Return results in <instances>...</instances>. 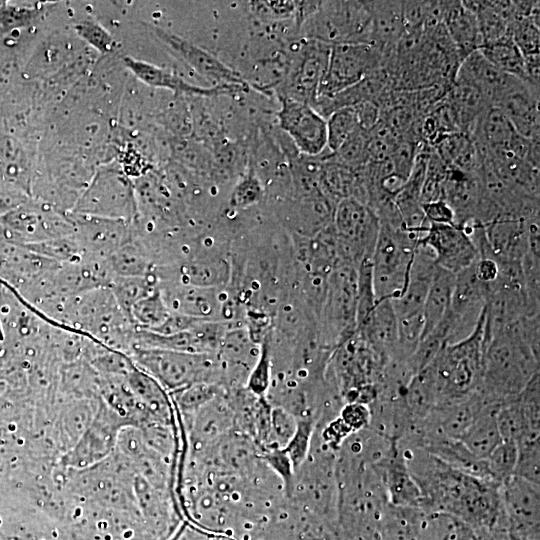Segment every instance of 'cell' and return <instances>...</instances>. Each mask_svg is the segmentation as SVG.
Segmentation results:
<instances>
[{"label": "cell", "mask_w": 540, "mask_h": 540, "mask_svg": "<svg viewBox=\"0 0 540 540\" xmlns=\"http://www.w3.org/2000/svg\"><path fill=\"white\" fill-rule=\"evenodd\" d=\"M420 236L380 223L371 257L372 282L377 302L399 297L407 284Z\"/></svg>", "instance_id": "4"}, {"label": "cell", "mask_w": 540, "mask_h": 540, "mask_svg": "<svg viewBox=\"0 0 540 540\" xmlns=\"http://www.w3.org/2000/svg\"><path fill=\"white\" fill-rule=\"evenodd\" d=\"M522 318L484 343L479 391L487 404L516 397L539 374V349L530 341Z\"/></svg>", "instance_id": "2"}, {"label": "cell", "mask_w": 540, "mask_h": 540, "mask_svg": "<svg viewBox=\"0 0 540 540\" xmlns=\"http://www.w3.org/2000/svg\"><path fill=\"white\" fill-rule=\"evenodd\" d=\"M159 290L170 311L198 319L220 321L222 305L216 294L217 289L167 281L159 283Z\"/></svg>", "instance_id": "24"}, {"label": "cell", "mask_w": 540, "mask_h": 540, "mask_svg": "<svg viewBox=\"0 0 540 540\" xmlns=\"http://www.w3.org/2000/svg\"><path fill=\"white\" fill-rule=\"evenodd\" d=\"M301 1H251L250 11L261 20H297Z\"/></svg>", "instance_id": "43"}, {"label": "cell", "mask_w": 540, "mask_h": 540, "mask_svg": "<svg viewBox=\"0 0 540 540\" xmlns=\"http://www.w3.org/2000/svg\"><path fill=\"white\" fill-rule=\"evenodd\" d=\"M76 35L100 53L113 50L115 41L110 32L92 20H83L73 26Z\"/></svg>", "instance_id": "45"}, {"label": "cell", "mask_w": 540, "mask_h": 540, "mask_svg": "<svg viewBox=\"0 0 540 540\" xmlns=\"http://www.w3.org/2000/svg\"><path fill=\"white\" fill-rule=\"evenodd\" d=\"M385 61L382 52L369 44L343 43L331 46L318 98H330L355 85L384 66Z\"/></svg>", "instance_id": "10"}, {"label": "cell", "mask_w": 540, "mask_h": 540, "mask_svg": "<svg viewBox=\"0 0 540 540\" xmlns=\"http://www.w3.org/2000/svg\"><path fill=\"white\" fill-rule=\"evenodd\" d=\"M489 285L478 280L474 264L456 274L450 308L442 319L448 328V343L467 337L483 311Z\"/></svg>", "instance_id": "14"}, {"label": "cell", "mask_w": 540, "mask_h": 540, "mask_svg": "<svg viewBox=\"0 0 540 540\" xmlns=\"http://www.w3.org/2000/svg\"><path fill=\"white\" fill-rule=\"evenodd\" d=\"M515 476L540 486L539 438L517 444Z\"/></svg>", "instance_id": "40"}, {"label": "cell", "mask_w": 540, "mask_h": 540, "mask_svg": "<svg viewBox=\"0 0 540 540\" xmlns=\"http://www.w3.org/2000/svg\"><path fill=\"white\" fill-rule=\"evenodd\" d=\"M125 421L106 405H102L91 426L65 459L74 467L90 465L109 453L116 440V432Z\"/></svg>", "instance_id": "22"}, {"label": "cell", "mask_w": 540, "mask_h": 540, "mask_svg": "<svg viewBox=\"0 0 540 540\" xmlns=\"http://www.w3.org/2000/svg\"><path fill=\"white\" fill-rule=\"evenodd\" d=\"M41 16L39 8L7 7L0 10V31L7 32L14 28L27 27Z\"/></svg>", "instance_id": "48"}, {"label": "cell", "mask_w": 540, "mask_h": 540, "mask_svg": "<svg viewBox=\"0 0 540 540\" xmlns=\"http://www.w3.org/2000/svg\"><path fill=\"white\" fill-rule=\"evenodd\" d=\"M485 307L473 331L445 344L421 372L429 381L437 405L479 391L483 372Z\"/></svg>", "instance_id": "3"}, {"label": "cell", "mask_w": 540, "mask_h": 540, "mask_svg": "<svg viewBox=\"0 0 540 540\" xmlns=\"http://www.w3.org/2000/svg\"><path fill=\"white\" fill-rule=\"evenodd\" d=\"M129 356L165 390L174 392L195 383H213L211 381L215 368L213 354L133 346Z\"/></svg>", "instance_id": "7"}, {"label": "cell", "mask_w": 540, "mask_h": 540, "mask_svg": "<svg viewBox=\"0 0 540 540\" xmlns=\"http://www.w3.org/2000/svg\"><path fill=\"white\" fill-rule=\"evenodd\" d=\"M479 51L501 72L530 84L525 58L511 36L484 44Z\"/></svg>", "instance_id": "33"}, {"label": "cell", "mask_w": 540, "mask_h": 540, "mask_svg": "<svg viewBox=\"0 0 540 540\" xmlns=\"http://www.w3.org/2000/svg\"><path fill=\"white\" fill-rule=\"evenodd\" d=\"M425 219L432 224H455V213L443 199L422 204Z\"/></svg>", "instance_id": "50"}, {"label": "cell", "mask_w": 540, "mask_h": 540, "mask_svg": "<svg viewBox=\"0 0 540 540\" xmlns=\"http://www.w3.org/2000/svg\"><path fill=\"white\" fill-rule=\"evenodd\" d=\"M399 448L422 494V510L448 513L478 528L497 525L502 515L499 484L459 471L422 448Z\"/></svg>", "instance_id": "1"}, {"label": "cell", "mask_w": 540, "mask_h": 540, "mask_svg": "<svg viewBox=\"0 0 540 540\" xmlns=\"http://www.w3.org/2000/svg\"><path fill=\"white\" fill-rule=\"evenodd\" d=\"M418 244L431 250L438 266L454 274L470 267L480 257L470 235L457 224L429 223Z\"/></svg>", "instance_id": "18"}, {"label": "cell", "mask_w": 540, "mask_h": 540, "mask_svg": "<svg viewBox=\"0 0 540 540\" xmlns=\"http://www.w3.org/2000/svg\"><path fill=\"white\" fill-rule=\"evenodd\" d=\"M529 219L500 216L483 224L488 247L485 257L494 259L498 265L521 263L528 248Z\"/></svg>", "instance_id": "21"}, {"label": "cell", "mask_w": 540, "mask_h": 540, "mask_svg": "<svg viewBox=\"0 0 540 540\" xmlns=\"http://www.w3.org/2000/svg\"><path fill=\"white\" fill-rule=\"evenodd\" d=\"M331 46L302 38L283 80L278 86L279 99L286 98L314 107L325 75Z\"/></svg>", "instance_id": "11"}, {"label": "cell", "mask_w": 540, "mask_h": 540, "mask_svg": "<svg viewBox=\"0 0 540 540\" xmlns=\"http://www.w3.org/2000/svg\"><path fill=\"white\" fill-rule=\"evenodd\" d=\"M217 386L214 383H195L174 391L176 404L185 412L194 411L214 398Z\"/></svg>", "instance_id": "44"}, {"label": "cell", "mask_w": 540, "mask_h": 540, "mask_svg": "<svg viewBox=\"0 0 540 540\" xmlns=\"http://www.w3.org/2000/svg\"><path fill=\"white\" fill-rule=\"evenodd\" d=\"M114 277L143 276L153 272L146 246L134 234L107 258Z\"/></svg>", "instance_id": "31"}, {"label": "cell", "mask_w": 540, "mask_h": 540, "mask_svg": "<svg viewBox=\"0 0 540 540\" xmlns=\"http://www.w3.org/2000/svg\"><path fill=\"white\" fill-rule=\"evenodd\" d=\"M270 368V349L268 343L265 341L261 345L259 357L247 378L248 390L255 395L262 396L270 384Z\"/></svg>", "instance_id": "47"}, {"label": "cell", "mask_w": 540, "mask_h": 540, "mask_svg": "<svg viewBox=\"0 0 540 540\" xmlns=\"http://www.w3.org/2000/svg\"><path fill=\"white\" fill-rule=\"evenodd\" d=\"M327 149L334 153L356 131L359 124L355 109L344 107L331 113L327 118Z\"/></svg>", "instance_id": "37"}, {"label": "cell", "mask_w": 540, "mask_h": 540, "mask_svg": "<svg viewBox=\"0 0 540 540\" xmlns=\"http://www.w3.org/2000/svg\"><path fill=\"white\" fill-rule=\"evenodd\" d=\"M122 60L124 66L142 83L155 88L167 89L175 92L176 94L213 97L245 90L244 88L238 86H197L189 83L177 74H174L152 63L138 60L130 56H125Z\"/></svg>", "instance_id": "25"}, {"label": "cell", "mask_w": 540, "mask_h": 540, "mask_svg": "<svg viewBox=\"0 0 540 540\" xmlns=\"http://www.w3.org/2000/svg\"><path fill=\"white\" fill-rule=\"evenodd\" d=\"M263 196L262 183L253 171L243 175L230 193L229 204L236 209H245L258 203Z\"/></svg>", "instance_id": "42"}, {"label": "cell", "mask_w": 540, "mask_h": 540, "mask_svg": "<svg viewBox=\"0 0 540 540\" xmlns=\"http://www.w3.org/2000/svg\"><path fill=\"white\" fill-rule=\"evenodd\" d=\"M368 133L360 128L332 153L334 157L352 168H360L368 163Z\"/></svg>", "instance_id": "41"}, {"label": "cell", "mask_w": 540, "mask_h": 540, "mask_svg": "<svg viewBox=\"0 0 540 540\" xmlns=\"http://www.w3.org/2000/svg\"><path fill=\"white\" fill-rule=\"evenodd\" d=\"M70 213L133 223L138 218L135 186L122 167L101 166Z\"/></svg>", "instance_id": "5"}, {"label": "cell", "mask_w": 540, "mask_h": 540, "mask_svg": "<svg viewBox=\"0 0 540 540\" xmlns=\"http://www.w3.org/2000/svg\"><path fill=\"white\" fill-rule=\"evenodd\" d=\"M372 1H321L302 25V38L330 46L343 43L369 44Z\"/></svg>", "instance_id": "6"}, {"label": "cell", "mask_w": 540, "mask_h": 540, "mask_svg": "<svg viewBox=\"0 0 540 540\" xmlns=\"http://www.w3.org/2000/svg\"><path fill=\"white\" fill-rule=\"evenodd\" d=\"M355 109L358 124L361 130L369 133L380 119V108L377 103L366 101L353 106Z\"/></svg>", "instance_id": "51"}, {"label": "cell", "mask_w": 540, "mask_h": 540, "mask_svg": "<svg viewBox=\"0 0 540 540\" xmlns=\"http://www.w3.org/2000/svg\"><path fill=\"white\" fill-rule=\"evenodd\" d=\"M158 286L159 280L152 272L143 276L114 277L109 288L119 307L129 316L132 306L152 294Z\"/></svg>", "instance_id": "34"}, {"label": "cell", "mask_w": 540, "mask_h": 540, "mask_svg": "<svg viewBox=\"0 0 540 540\" xmlns=\"http://www.w3.org/2000/svg\"><path fill=\"white\" fill-rule=\"evenodd\" d=\"M272 425L276 436L279 438V443L287 445L296 430L291 416L280 409H276L272 414Z\"/></svg>", "instance_id": "52"}, {"label": "cell", "mask_w": 540, "mask_h": 540, "mask_svg": "<svg viewBox=\"0 0 540 540\" xmlns=\"http://www.w3.org/2000/svg\"><path fill=\"white\" fill-rule=\"evenodd\" d=\"M539 374L516 397L500 403L497 422L502 441L516 445L540 434Z\"/></svg>", "instance_id": "17"}, {"label": "cell", "mask_w": 540, "mask_h": 540, "mask_svg": "<svg viewBox=\"0 0 540 540\" xmlns=\"http://www.w3.org/2000/svg\"><path fill=\"white\" fill-rule=\"evenodd\" d=\"M517 445L502 441L485 459L489 479L501 485L514 474L517 462Z\"/></svg>", "instance_id": "38"}, {"label": "cell", "mask_w": 540, "mask_h": 540, "mask_svg": "<svg viewBox=\"0 0 540 540\" xmlns=\"http://www.w3.org/2000/svg\"><path fill=\"white\" fill-rule=\"evenodd\" d=\"M385 489L390 505L423 509V497L397 446L381 461L371 466Z\"/></svg>", "instance_id": "23"}, {"label": "cell", "mask_w": 540, "mask_h": 540, "mask_svg": "<svg viewBox=\"0 0 540 540\" xmlns=\"http://www.w3.org/2000/svg\"><path fill=\"white\" fill-rule=\"evenodd\" d=\"M504 522L512 540H538L539 485L512 475L500 485Z\"/></svg>", "instance_id": "13"}, {"label": "cell", "mask_w": 540, "mask_h": 540, "mask_svg": "<svg viewBox=\"0 0 540 540\" xmlns=\"http://www.w3.org/2000/svg\"><path fill=\"white\" fill-rule=\"evenodd\" d=\"M148 26L161 43L200 75L216 85L238 86L246 90L247 83L241 75L210 52L158 26Z\"/></svg>", "instance_id": "19"}, {"label": "cell", "mask_w": 540, "mask_h": 540, "mask_svg": "<svg viewBox=\"0 0 540 540\" xmlns=\"http://www.w3.org/2000/svg\"><path fill=\"white\" fill-rule=\"evenodd\" d=\"M171 314L158 288L147 297L135 303L129 313L136 329L154 331Z\"/></svg>", "instance_id": "35"}, {"label": "cell", "mask_w": 540, "mask_h": 540, "mask_svg": "<svg viewBox=\"0 0 540 540\" xmlns=\"http://www.w3.org/2000/svg\"><path fill=\"white\" fill-rule=\"evenodd\" d=\"M404 32L402 1H372L369 45L377 48L387 59Z\"/></svg>", "instance_id": "27"}, {"label": "cell", "mask_w": 540, "mask_h": 540, "mask_svg": "<svg viewBox=\"0 0 540 540\" xmlns=\"http://www.w3.org/2000/svg\"><path fill=\"white\" fill-rule=\"evenodd\" d=\"M539 89L513 77L494 107L509 119L516 132L529 140H539Z\"/></svg>", "instance_id": "20"}, {"label": "cell", "mask_w": 540, "mask_h": 540, "mask_svg": "<svg viewBox=\"0 0 540 540\" xmlns=\"http://www.w3.org/2000/svg\"><path fill=\"white\" fill-rule=\"evenodd\" d=\"M314 423L311 418L300 420L285 449L293 466H298L307 456Z\"/></svg>", "instance_id": "46"}, {"label": "cell", "mask_w": 540, "mask_h": 540, "mask_svg": "<svg viewBox=\"0 0 540 540\" xmlns=\"http://www.w3.org/2000/svg\"><path fill=\"white\" fill-rule=\"evenodd\" d=\"M474 271L480 282L484 284H491L498 278L499 265L492 258L479 257L474 263Z\"/></svg>", "instance_id": "53"}, {"label": "cell", "mask_w": 540, "mask_h": 540, "mask_svg": "<svg viewBox=\"0 0 540 540\" xmlns=\"http://www.w3.org/2000/svg\"><path fill=\"white\" fill-rule=\"evenodd\" d=\"M456 274L436 266L423 307L421 338L429 334L447 314L454 291ZM420 338V339H421Z\"/></svg>", "instance_id": "30"}, {"label": "cell", "mask_w": 540, "mask_h": 540, "mask_svg": "<svg viewBox=\"0 0 540 540\" xmlns=\"http://www.w3.org/2000/svg\"><path fill=\"white\" fill-rule=\"evenodd\" d=\"M25 247L60 264L76 262L83 257L81 248L73 234Z\"/></svg>", "instance_id": "39"}, {"label": "cell", "mask_w": 540, "mask_h": 540, "mask_svg": "<svg viewBox=\"0 0 540 540\" xmlns=\"http://www.w3.org/2000/svg\"><path fill=\"white\" fill-rule=\"evenodd\" d=\"M443 23L463 59L482 47L483 38L477 18L462 1H444Z\"/></svg>", "instance_id": "28"}, {"label": "cell", "mask_w": 540, "mask_h": 540, "mask_svg": "<svg viewBox=\"0 0 540 540\" xmlns=\"http://www.w3.org/2000/svg\"><path fill=\"white\" fill-rule=\"evenodd\" d=\"M83 257L106 260L133 236V223L68 213Z\"/></svg>", "instance_id": "16"}, {"label": "cell", "mask_w": 540, "mask_h": 540, "mask_svg": "<svg viewBox=\"0 0 540 540\" xmlns=\"http://www.w3.org/2000/svg\"><path fill=\"white\" fill-rule=\"evenodd\" d=\"M513 76L494 67L479 50L469 54L460 64L455 80L476 88L494 106Z\"/></svg>", "instance_id": "26"}, {"label": "cell", "mask_w": 540, "mask_h": 540, "mask_svg": "<svg viewBox=\"0 0 540 540\" xmlns=\"http://www.w3.org/2000/svg\"><path fill=\"white\" fill-rule=\"evenodd\" d=\"M500 403L486 404L460 439L478 459L485 460L502 442L497 412Z\"/></svg>", "instance_id": "29"}, {"label": "cell", "mask_w": 540, "mask_h": 540, "mask_svg": "<svg viewBox=\"0 0 540 540\" xmlns=\"http://www.w3.org/2000/svg\"><path fill=\"white\" fill-rule=\"evenodd\" d=\"M278 122L293 141L296 150L307 156H319L327 149V122L309 104L281 98Z\"/></svg>", "instance_id": "15"}, {"label": "cell", "mask_w": 540, "mask_h": 540, "mask_svg": "<svg viewBox=\"0 0 540 540\" xmlns=\"http://www.w3.org/2000/svg\"><path fill=\"white\" fill-rule=\"evenodd\" d=\"M539 14L516 19L510 26V36L525 61L539 59Z\"/></svg>", "instance_id": "36"}, {"label": "cell", "mask_w": 540, "mask_h": 540, "mask_svg": "<svg viewBox=\"0 0 540 540\" xmlns=\"http://www.w3.org/2000/svg\"><path fill=\"white\" fill-rule=\"evenodd\" d=\"M173 280L202 288L218 289L229 277V267L223 260H191L176 269Z\"/></svg>", "instance_id": "32"}, {"label": "cell", "mask_w": 540, "mask_h": 540, "mask_svg": "<svg viewBox=\"0 0 540 540\" xmlns=\"http://www.w3.org/2000/svg\"><path fill=\"white\" fill-rule=\"evenodd\" d=\"M337 262L358 268L371 258L378 238L380 221L365 203L349 197L340 200L334 210Z\"/></svg>", "instance_id": "9"}, {"label": "cell", "mask_w": 540, "mask_h": 540, "mask_svg": "<svg viewBox=\"0 0 540 540\" xmlns=\"http://www.w3.org/2000/svg\"><path fill=\"white\" fill-rule=\"evenodd\" d=\"M436 262L429 248L418 244L403 293L390 300L398 323V346L412 353L423 331V307Z\"/></svg>", "instance_id": "8"}, {"label": "cell", "mask_w": 540, "mask_h": 540, "mask_svg": "<svg viewBox=\"0 0 540 540\" xmlns=\"http://www.w3.org/2000/svg\"><path fill=\"white\" fill-rule=\"evenodd\" d=\"M357 269L337 263L328 274L325 292V318L332 337L340 343L356 331Z\"/></svg>", "instance_id": "12"}, {"label": "cell", "mask_w": 540, "mask_h": 540, "mask_svg": "<svg viewBox=\"0 0 540 540\" xmlns=\"http://www.w3.org/2000/svg\"><path fill=\"white\" fill-rule=\"evenodd\" d=\"M432 1H402V17L405 31H423Z\"/></svg>", "instance_id": "49"}]
</instances>
